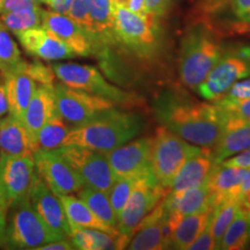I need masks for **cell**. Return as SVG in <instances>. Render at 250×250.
Returning a JSON list of instances; mask_svg holds the SVG:
<instances>
[{
	"label": "cell",
	"mask_w": 250,
	"mask_h": 250,
	"mask_svg": "<svg viewBox=\"0 0 250 250\" xmlns=\"http://www.w3.org/2000/svg\"><path fill=\"white\" fill-rule=\"evenodd\" d=\"M154 112L165 127L199 147L213 148L225 130L223 115L214 103L198 102L173 90L155 99Z\"/></svg>",
	"instance_id": "1"
},
{
	"label": "cell",
	"mask_w": 250,
	"mask_h": 250,
	"mask_svg": "<svg viewBox=\"0 0 250 250\" xmlns=\"http://www.w3.org/2000/svg\"><path fill=\"white\" fill-rule=\"evenodd\" d=\"M143 129L144 120L140 115L114 107L83 126L72 129L65 138L64 146L77 145L108 153L129 143Z\"/></svg>",
	"instance_id": "2"
},
{
	"label": "cell",
	"mask_w": 250,
	"mask_h": 250,
	"mask_svg": "<svg viewBox=\"0 0 250 250\" xmlns=\"http://www.w3.org/2000/svg\"><path fill=\"white\" fill-rule=\"evenodd\" d=\"M221 55L223 48L208 28L197 26L188 31L181 44L179 61L180 77L184 85L197 90Z\"/></svg>",
	"instance_id": "3"
},
{
	"label": "cell",
	"mask_w": 250,
	"mask_h": 250,
	"mask_svg": "<svg viewBox=\"0 0 250 250\" xmlns=\"http://www.w3.org/2000/svg\"><path fill=\"white\" fill-rule=\"evenodd\" d=\"M114 29L116 41L139 57H151L158 51V19L137 14L112 1Z\"/></svg>",
	"instance_id": "4"
},
{
	"label": "cell",
	"mask_w": 250,
	"mask_h": 250,
	"mask_svg": "<svg viewBox=\"0 0 250 250\" xmlns=\"http://www.w3.org/2000/svg\"><path fill=\"white\" fill-rule=\"evenodd\" d=\"M203 148L190 145L167 127H158L151 138V169L160 186L168 189L184 162Z\"/></svg>",
	"instance_id": "5"
},
{
	"label": "cell",
	"mask_w": 250,
	"mask_h": 250,
	"mask_svg": "<svg viewBox=\"0 0 250 250\" xmlns=\"http://www.w3.org/2000/svg\"><path fill=\"white\" fill-rule=\"evenodd\" d=\"M9 211L11 217L7 219L5 235L7 248L39 249L46 243L64 239L42 220L29 199L12 206Z\"/></svg>",
	"instance_id": "6"
},
{
	"label": "cell",
	"mask_w": 250,
	"mask_h": 250,
	"mask_svg": "<svg viewBox=\"0 0 250 250\" xmlns=\"http://www.w3.org/2000/svg\"><path fill=\"white\" fill-rule=\"evenodd\" d=\"M56 78L71 88L83 90L92 95L109 100L115 104L132 103V94L109 83L101 72L92 65L76 62H58L51 66Z\"/></svg>",
	"instance_id": "7"
},
{
	"label": "cell",
	"mask_w": 250,
	"mask_h": 250,
	"mask_svg": "<svg viewBox=\"0 0 250 250\" xmlns=\"http://www.w3.org/2000/svg\"><path fill=\"white\" fill-rule=\"evenodd\" d=\"M250 77V46L223 51L217 64L196 92L208 101H217L236 81Z\"/></svg>",
	"instance_id": "8"
},
{
	"label": "cell",
	"mask_w": 250,
	"mask_h": 250,
	"mask_svg": "<svg viewBox=\"0 0 250 250\" xmlns=\"http://www.w3.org/2000/svg\"><path fill=\"white\" fill-rule=\"evenodd\" d=\"M57 151L78 174L83 187L109 193L116 176L105 153L77 145L62 146Z\"/></svg>",
	"instance_id": "9"
},
{
	"label": "cell",
	"mask_w": 250,
	"mask_h": 250,
	"mask_svg": "<svg viewBox=\"0 0 250 250\" xmlns=\"http://www.w3.org/2000/svg\"><path fill=\"white\" fill-rule=\"evenodd\" d=\"M54 94L58 115L72 125V129L83 126L115 107V103L109 100L71 88L62 83H54Z\"/></svg>",
	"instance_id": "10"
},
{
	"label": "cell",
	"mask_w": 250,
	"mask_h": 250,
	"mask_svg": "<svg viewBox=\"0 0 250 250\" xmlns=\"http://www.w3.org/2000/svg\"><path fill=\"white\" fill-rule=\"evenodd\" d=\"M166 196L154 174L137 180L124 208L117 218V230L122 235L133 236L143 219L151 212Z\"/></svg>",
	"instance_id": "11"
},
{
	"label": "cell",
	"mask_w": 250,
	"mask_h": 250,
	"mask_svg": "<svg viewBox=\"0 0 250 250\" xmlns=\"http://www.w3.org/2000/svg\"><path fill=\"white\" fill-rule=\"evenodd\" d=\"M37 176L33 155L11 156L0 153V199L9 208L29 199Z\"/></svg>",
	"instance_id": "12"
},
{
	"label": "cell",
	"mask_w": 250,
	"mask_h": 250,
	"mask_svg": "<svg viewBox=\"0 0 250 250\" xmlns=\"http://www.w3.org/2000/svg\"><path fill=\"white\" fill-rule=\"evenodd\" d=\"M33 158L37 175L55 195L78 192L83 187L80 177L57 149H37Z\"/></svg>",
	"instance_id": "13"
},
{
	"label": "cell",
	"mask_w": 250,
	"mask_h": 250,
	"mask_svg": "<svg viewBox=\"0 0 250 250\" xmlns=\"http://www.w3.org/2000/svg\"><path fill=\"white\" fill-rule=\"evenodd\" d=\"M115 176L140 177L152 175L151 138L137 139L132 143L105 153Z\"/></svg>",
	"instance_id": "14"
},
{
	"label": "cell",
	"mask_w": 250,
	"mask_h": 250,
	"mask_svg": "<svg viewBox=\"0 0 250 250\" xmlns=\"http://www.w3.org/2000/svg\"><path fill=\"white\" fill-rule=\"evenodd\" d=\"M29 202L34 210L52 230H55L64 239L70 236L72 229L61 199L46 187L39 175L31 188Z\"/></svg>",
	"instance_id": "15"
},
{
	"label": "cell",
	"mask_w": 250,
	"mask_h": 250,
	"mask_svg": "<svg viewBox=\"0 0 250 250\" xmlns=\"http://www.w3.org/2000/svg\"><path fill=\"white\" fill-rule=\"evenodd\" d=\"M42 26L61 39L76 56L89 57L96 54L95 46L88 34L66 14L44 11Z\"/></svg>",
	"instance_id": "16"
},
{
	"label": "cell",
	"mask_w": 250,
	"mask_h": 250,
	"mask_svg": "<svg viewBox=\"0 0 250 250\" xmlns=\"http://www.w3.org/2000/svg\"><path fill=\"white\" fill-rule=\"evenodd\" d=\"M17 37L27 54L43 61L54 62L76 57L61 39L43 26L19 33Z\"/></svg>",
	"instance_id": "17"
},
{
	"label": "cell",
	"mask_w": 250,
	"mask_h": 250,
	"mask_svg": "<svg viewBox=\"0 0 250 250\" xmlns=\"http://www.w3.org/2000/svg\"><path fill=\"white\" fill-rule=\"evenodd\" d=\"M27 62L22 61L13 71L2 76L8 101V112L22 120L23 112L39 83L27 70Z\"/></svg>",
	"instance_id": "18"
},
{
	"label": "cell",
	"mask_w": 250,
	"mask_h": 250,
	"mask_svg": "<svg viewBox=\"0 0 250 250\" xmlns=\"http://www.w3.org/2000/svg\"><path fill=\"white\" fill-rule=\"evenodd\" d=\"M166 215L162 202L159 203L139 224L133 239L129 242L131 250H159L169 248L166 236Z\"/></svg>",
	"instance_id": "19"
},
{
	"label": "cell",
	"mask_w": 250,
	"mask_h": 250,
	"mask_svg": "<svg viewBox=\"0 0 250 250\" xmlns=\"http://www.w3.org/2000/svg\"><path fill=\"white\" fill-rule=\"evenodd\" d=\"M246 168L228 167L219 162L212 168L206 186L210 190L211 205L215 208L228 199H239V189L247 174Z\"/></svg>",
	"instance_id": "20"
},
{
	"label": "cell",
	"mask_w": 250,
	"mask_h": 250,
	"mask_svg": "<svg viewBox=\"0 0 250 250\" xmlns=\"http://www.w3.org/2000/svg\"><path fill=\"white\" fill-rule=\"evenodd\" d=\"M35 152V139L22 120L8 112L0 120V153L11 156H29Z\"/></svg>",
	"instance_id": "21"
},
{
	"label": "cell",
	"mask_w": 250,
	"mask_h": 250,
	"mask_svg": "<svg viewBox=\"0 0 250 250\" xmlns=\"http://www.w3.org/2000/svg\"><path fill=\"white\" fill-rule=\"evenodd\" d=\"M217 164L211 149H202L198 154L191 156L184 162L179 173L170 183L169 192H181L204 184L213 166Z\"/></svg>",
	"instance_id": "22"
},
{
	"label": "cell",
	"mask_w": 250,
	"mask_h": 250,
	"mask_svg": "<svg viewBox=\"0 0 250 250\" xmlns=\"http://www.w3.org/2000/svg\"><path fill=\"white\" fill-rule=\"evenodd\" d=\"M90 37L96 52H103L109 45L117 43L114 29L112 0H88Z\"/></svg>",
	"instance_id": "23"
},
{
	"label": "cell",
	"mask_w": 250,
	"mask_h": 250,
	"mask_svg": "<svg viewBox=\"0 0 250 250\" xmlns=\"http://www.w3.org/2000/svg\"><path fill=\"white\" fill-rule=\"evenodd\" d=\"M56 115H58V112L56 108L54 85H37L22 116V122L34 139L41 127Z\"/></svg>",
	"instance_id": "24"
},
{
	"label": "cell",
	"mask_w": 250,
	"mask_h": 250,
	"mask_svg": "<svg viewBox=\"0 0 250 250\" xmlns=\"http://www.w3.org/2000/svg\"><path fill=\"white\" fill-rule=\"evenodd\" d=\"M213 148L212 155L217 164L250 148V123L225 122L223 136Z\"/></svg>",
	"instance_id": "25"
},
{
	"label": "cell",
	"mask_w": 250,
	"mask_h": 250,
	"mask_svg": "<svg viewBox=\"0 0 250 250\" xmlns=\"http://www.w3.org/2000/svg\"><path fill=\"white\" fill-rule=\"evenodd\" d=\"M58 197L61 199L62 208H64L71 229L73 228H92V229H99L109 233L111 235H120V232L116 228H111L103 224L80 198L72 196L71 193L59 195Z\"/></svg>",
	"instance_id": "26"
},
{
	"label": "cell",
	"mask_w": 250,
	"mask_h": 250,
	"mask_svg": "<svg viewBox=\"0 0 250 250\" xmlns=\"http://www.w3.org/2000/svg\"><path fill=\"white\" fill-rule=\"evenodd\" d=\"M214 208H205L179 219L171 232V248L181 250L189 248L196 237L208 226Z\"/></svg>",
	"instance_id": "27"
},
{
	"label": "cell",
	"mask_w": 250,
	"mask_h": 250,
	"mask_svg": "<svg viewBox=\"0 0 250 250\" xmlns=\"http://www.w3.org/2000/svg\"><path fill=\"white\" fill-rule=\"evenodd\" d=\"M77 193L78 198L85 203L103 224L111 228L117 227V215L109 201L108 193L89 187H83Z\"/></svg>",
	"instance_id": "28"
},
{
	"label": "cell",
	"mask_w": 250,
	"mask_h": 250,
	"mask_svg": "<svg viewBox=\"0 0 250 250\" xmlns=\"http://www.w3.org/2000/svg\"><path fill=\"white\" fill-rule=\"evenodd\" d=\"M72 130L59 115H56L51 120L41 127L35 137L36 151H55L64 146L65 138Z\"/></svg>",
	"instance_id": "29"
},
{
	"label": "cell",
	"mask_w": 250,
	"mask_h": 250,
	"mask_svg": "<svg viewBox=\"0 0 250 250\" xmlns=\"http://www.w3.org/2000/svg\"><path fill=\"white\" fill-rule=\"evenodd\" d=\"M250 245V213L237 211L221 240L220 248L225 250L246 249Z\"/></svg>",
	"instance_id": "30"
},
{
	"label": "cell",
	"mask_w": 250,
	"mask_h": 250,
	"mask_svg": "<svg viewBox=\"0 0 250 250\" xmlns=\"http://www.w3.org/2000/svg\"><path fill=\"white\" fill-rule=\"evenodd\" d=\"M237 211H239V199H228V201H225L214 208L210 225L212 235H213L214 239L215 249L220 248L224 234L227 230L229 224L232 223Z\"/></svg>",
	"instance_id": "31"
},
{
	"label": "cell",
	"mask_w": 250,
	"mask_h": 250,
	"mask_svg": "<svg viewBox=\"0 0 250 250\" xmlns=\"http://www.w3.org/2000/svg\"><path fill=\"white\" fill-rule=\"evenodd\" d=\"M44 9L41 7L36 9H27V11L12 12V13L0 14V21L2 24L18 35L24 30L31 29V28L42 26V18Z\"/></svg>",
	"instance_id": "32"
},
{
	"label": "cell",
	"mask_w": 250,
	"mask_h": 250,
	"mask_svg": "<svg viewBox=\"0 0 250 250\" xmlns=\"http://www.w3.org/2000/svg\"><path fill=\"white\" fill-rule=\"evenodd\" d=\"M17 42L9 35L8 29L0 21V73L1 76L13 71L22 62Z\"/></svg>",
	"instance_id": "33"
},
{
	"label": "cell",
	"mask_w": 250,
	"mask_h": 250,
	"mask_svg": "<svg viewBox=\"0 0 250 250\" xmlns=\"http://www.w3.org/2000/svg\"><path fill=\"white\" fill-rule=\"evenodd\" d=\"M213 102L223 115L224 123L226 121L250 123V98L239 101H226L219 99Z\"/></svg>",
	"instance_id": "34"
},
{
	"label": "cell",
	"mask_w": 250,
	"mask_h": 250,
	"mask_svg": "<svg viewBox=\"0 0 250 250\" xmlns=\"http://www.w3.org/2000/svg\"><path fill=\"white\" fill-rule=\"evenodd\" d=\"M137 180L138 179L130 176L117 177L115 183L112 184L110 191L108 193V197L112 208H114L115 213L117 215V218L122 210L124 208L125 204H126L127 199H129L131 192H132Z\"/></svg>",
	"instance_id": "35"
},
{
	"label": "cell",
	"mask_w": 250,
	"mask_h": 250,
	"mask_svg": "<svg viewBox=\"0 0 250 250\" xmlns=\"http://www.w3.org/2000/svg\"><path fill=\"white\" fill-rule=\"evenodd\" d=\"M66 15L70 17L74 22L79 24L90 37V28L92 27H90V19L88 12V0H73L70 7V11H68V13ZM90 39H92V37H90Z\"/></svg>",
	"instance_id": "36"
},
{
	"label": "cell",
	"mask_w": 250,
	"mask_h": 250,
	"mask_svg": "<svg viewBox=\"0 0 250 250\" xmlns=\"http://www.w3.org/2000/svg\"><path fill=\"white\" fill-rule=\"evenodd\" d=\"M27 70L34 80L36 81L39 85H54L55 83V73L51 67L45 66L41 62H34L27 64Z\"/></svg>",
	"instance_id": "37"
},
{
	"label": "cell",
	"mask_w": 250,
	"mask_h": 250,
	"mask_svg": "<svg viewBox=\"0 0 250 250\" xmlns=\"http://www.w3.org/2000/svg\"><path fill=\"white\" fill-rule=\"evenodd\" d=\"M250 98V79L243 81H236L232 87L221 96L220 99L226 101H239ZM219 100V99H218Z\"/></svg>",
	"instance_id": "38"
},
{
	"label": "cell",
	"mask_w": 250,
	"mask_h": 250,
	"mask_svg": "<svg viewBox=\"0 0 250 250\" xmlns=\"http://www.w3.org/2000/svg\"><path fill=\"white\" fill-rule=\"evenodd\" d=\"M211 220V219H210ZM189 250H213L215 249L214 245V239L212 235L211 230V225L208 221V226L204 228V230L196 237L195 241L189 246Z\"/></svg>",
	"instance_id": "39"
},
{
	"label": "cell",
	"mask_w": 250,
	"mask_h": 250,
	"mask_svg": "<svg viewBox=\"0 0 250 250\" xmlns=\"http://www.w3.org/2000/svg\"><path fill=\"white\" fill-rule=\"evenodd\" d=\"M39 7L40 5L31 1V0H4L1 9H0V14L27 11V9H36Z\"/></svg>",
	"instance_id": "40"
},
{
	"label": "cell",
	"mask_w": 250,
	"mask_h": 250,
	"mask_svg": "<svg viewBox=\"0 0 250 250\" xmlns=\"http://www.w3.org/2000/svg\"><path fill=\"white\" fill-rule=\"evenodd\" d=\"M173 0H145L146 12L151 17L159 19L167 13Z\"/></svg>",
	"instance_id": "41"
},
{
	"label": "cell",
	"mask_w": 250,
	"mask_h": 250,
	"mask_svg": "<svg viewBox=\"0 0 250 250\" xmlns=\"http://www.w3.org/2000/svg\"><path fill=\"white\" fill-rule=\"evenodd\" d=\"M221 164L228 166V167H239L248 169L250 168V148L241 152L240 154L234 155L233 158L225 159L224 161H221Z\"/></svg>",
	"instance_id": "42"
},
{
	"label": "cell",
	"mask_w": 250,
	"mask_h": 250,
	"mask_svg": "<svg viewBox=\"0 0 250 250\" xmlns=\"http://www.w3.org/2000/svg\"><path fill=\"white\" fill-rule=\"evenodd\" d=\"M115 4H118L123 7H126L130 11L134 12V13L147 17V12H146L145 0H112Z\"/></svg>",
	"instance_id": "43"
},
{
	"label": "cell",
	"mask_w": 250,
	"mask_h": 250,
	"mask_svg": "<svg viewBox=\"0 0 250 250\" xmlns=\"http://www.w3.org/2000/svg\"><path fill=\"white\" fill-rule=\"evenodd\" d=\"M8 212V208L0 199V247H5V235L6 226H7Z\"/></svg>",
	"instance_id": "44"
},
{
	"label": "cell",
	"mask_w": 250,
	"mask_h": 250,
	"mask_svg": "<svg viewBox=\"0 0 250 250\" xmlns=\"http://www.w3.org/2000/svg\"><path fill=\"white\" fill-rule=\"evenodd\" d=\"M233 13L239 19H245L250 12V0H232Z\"/></svg>",
	"instance_id": "45"
},
{
	"label": "cell",
	"mask_w": 250,
	"mask_h": 250,
	"mask_svg": "<svg viewBox=\"0 0 250 250\" xmlns=\"http://www.w3.org/2000/svg\"><path fill=\"white\" fill-rule=\"evenodd\" d=\"M73 0H46V5L52 8V11L61 14H67Z\"/></svg>",
	"instance_id": "46"
},
{
	"label": "cell",
	"mask_w": 250,
	"mask_h": 250,
	"mask_svg": "<svg viewBox=\"0 0 250 250\" xmlns=\"http://www.w3.org/2000/svg\"><path fill=\"white\" fill-rule=\"evenodd\" d=\"M73 249V246L66 239L57 240V241H52L46 243V245L40 247L37 250H71Z\"/></svg>",
	"instance_id": "47"
},
{
	"label": "cell",
	"mask_w": 250,
	"mask_h": 250,
	"mask_svg": "<svg viewBox=\"0 0 250 250\" xmlns=\"http://www.w3.org/2000/svg\"><path fill=\"white\" fill-rule=\"evenodd\" d=\"M8 114V101L6 94L5 83L2 76L0 77V120Z\"/></svg>",
	"instance_id": "48"
},
{
	"label": "cell",
	"mask_w": 250,
	"mask_h": 250,
	"mask_svg": "<svg viewBox=\"0 0 250 250\" xmlns=\"http://www.w3.org/2000/svg\"><path fill=\"white\" fill-rule=\"evenodd\" d=\"M247 192H250V168H248V170H247L245 179H243L241 186H240V189H239L240 197H241L242 195H245V193H247Z\"/></svg>",
	"instance_id": "49"
},
{
	"label": "cell",
	"mask_w": 250,
	"mask_h": 250,
	"mask_svg": "<svg viewBox=\"0 0 250 250\" xmlns=\"http://www.w3.org/2000/svg\"><path fill=\"white\" fill-rule=\"evenodd\" d=\"M31 1L36 2V4H46V0H31Z\"/></svg>",
	"instance_id": "50"
},
{
	"label": "cell",
	"mask_w": 250,
	"mask_h": 250,
	"mask_svg": "<svg viewBox=\"0 0 250 250\" xmlns=\"http://www.w3.org/2000/svg\"><path fill=\"white\" fill-rule=\"evenodd\" d=\"M243 21H247V22H250V12H249L248 14L246 15L245 19H243Z\"/></svg>",
	"instance_id": "51"
},
{
	"label": "cell",
	"mask_w": 250,
	"mask_h": 250,
	"mask_svg": "<svg viewBox=\"0 0 250 250\" xmlns=\"http://www.w3.org/2000/svg\"><path fill=\"white\" fill-rule=\"evenodd\" d=\"M2 2H4V0H0V9H1V6H2Z\"/></svg>",
	"instance_id": "52"
}]
</instances>
